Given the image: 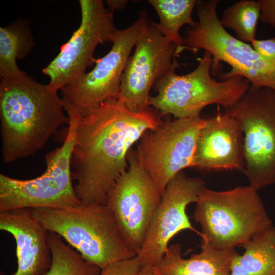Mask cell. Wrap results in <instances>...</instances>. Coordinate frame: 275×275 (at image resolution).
I'll list each match as a JSON object with an SVG mask.
<instances>
[{
	"mask_svg": "<svg viewBox=\"0 0 275 275\" xmlns=\"http://www.w3.org/2000/svg\"><path fill=\"white\" fill-rule=\"evenodd\" d=\"M151 107L129 109L118 99L80 117L71 158V174L81 203L106 205L108 193L127 169L132 145L163 121Z\"/></svg>",
	"mask_w": 275,
	"mask_h": 275,
	"instance_id": "1",
	"label": "cell"
},
{
	"mask_svg": "<svg viewBox=\"0 0 275 275\" xmlns=\"http://www.w3.org/2000/svg\"><path fill=\"white\" fill-rule=\"evenodd\" d=\"M58 90L27 75L1 79L2 154L5 163L30 156L43 148L69 118Z\"/></svg>",
	"mask_w": 275,
	"mask_h": 275,
	"instance_id": "2",
	"label": "cell"
},
{
	"mask_svg": "<svg viewBox=\"0 0 275 275\" xmlns=\"http://www.w3.org/2000/svg\"><path fill=\"white\" fill-rule=\"evenodd\" d=\"M48 231L61 236L89 263L101 270L137 256L127 245L106 205L29 209Z\"/></svg>",
	"mask_w": 275,
	"mask_h": 275,
	"instance_id": "3",
	"label": "cell"
},
{
	"mask_svg": "<svg viewBox=\"0 0 275 275\" xmlns=\"http://www.w3.org/2000/svg\"><path fill=\"white\" fill-rule=\"evenodd\" d=\"M192 217L201 226L202 238L218 250L235 249L273 225L257 190L250 185L225 191L205 186Z\"/></svg>",
	"mask_w": 275,
	"mask_h": 275,
	"instance_id": "4",
	"label": "cell"
},
{
	"mask_svg": "<svg viewBox=\"0 0 275 275\" xmlns=\"http://www.w3.org/2000/svg\"><path fill=\"white\" fill-rule=\"evenodd\" d=\"M69 122L62 145L47 153L41 176L21 180L0 174V211L16 209L64 208L81 204L72 183L71 158L80 118L70 104L64 105Z\"/></svg>",
	"mask_w": 275,
	"mask_h": 275,
	"instance_id": "5",
	"label": "cell"
},
{
	"mask_svg": "<svg viewBox=\"0 0 275 275\" xmlns=\"http://www.w3.org/2000/svg\"><path fill=\"white\" fill-rule=\"evenodd\" d=\"M212 57L205 51L197 68L178 75L171 71L154 84L156 93L150 96L149 105L161 116L171 115L176 119L200 116L206 106L217 104L227 109L236 103L249 89L250 81L241 76L222 81L211 77Z\"/></svg>",
	"mask_w": 275,
	"mask_h": 275,
	"instance_id": "6",
	"label": "cell"
},
{
	"mask_svg": "<svg viewBox=\"0 0 275 275\" xmlns=\"http://www.w3.org/2000/svg\"><path fill=\"white\" fill-rule=\"evenodd\" d=\"M219 3L198 1V21L185 31L184 49L196 54L200 49L209 51L212 57L213 74L218 71L221 62L229 64L231 69L222 74L223 80L241 76L253 86L275 91V61L263 57L252 45L233 37L221 25L217 14Z\"/></svg>",
	"mask_w": 275,
	"mask_h": 275,
	"instance_id": "7",
	"label": "cell"
},
{
	"mask_svg": "<svg viewBox=\"0 0 275 275\" xmlns=\"http://www.w3.org/2000/svg\"><path fill=\"white\" fill-rule=\"evenodd\" d=\"M244 135L245 171L256 190L275 184V91L250 85L242 97L225 109Z\"/></svg>",
	"mask_w": 275,
	"mask_h": 275,
	"instance_id": "8",
	"label": "cell"
},
{
	"mask_svg": "<svg viewBox=\"0 0 275 275\" xmlns=\"http://www.w3.org/2000/svg\"><path fill=\"white\" fill-rule=\"evenodd\" d=\"M205 123L200 116L164 121L139 140L137 158L161 195L178 173L194 168L197 139Z\"/></svg>",
	"mask_w": 275,
	"mask_h": 275,
	"instance_id": "9",
	"label": "cell"
},
{
	"mask_svg": "<svg viewBox=\"0 0 275 275\" xmlns=\"http://www.w3.org/2000/svg\"><path fill=\"white\" fill-rule=\"evenodd\" d=\"M149 20L142 11L130 26L118 30L108 52L97 60L94 68L63 87L60 90L67 100L84 117L103 103L117 99L125 65L140 34Z\"/></svg>",
	"mask_w": 275,
	"mask_h": 275,
	"instance_id": "10",
	"label": "cell"
},
{
	"mask_svg": "<svg viewBox=\"0 0 275 275\" xmlns=\"http://www.w3.org/2000/svg\"><path fill=\"white\" fill-rule=\"evenodd\" d=\"M127 161L129 167L108 193L106 205L127 245L138 255L162 195L132 148Z\"/></svg>",
	"mask_w": 275,
	"mask_h": 275,
	"instance_id": "11",
	"label": "cell"
},
{
	"mask_svg": "<svg viewBox=\"0 0 275 275\" xmlns=\"http://www.w3.org/2000/svg\"><path fill=\"white\" fill-rule=\"evenodd\" d=\"M122 74L118 99L129 109H148L155 82L179 67L176 57L183 50L167 37L157 23L149 20L143 27Z\"/></svg>",
	"mask_w": 275,
	"mask_h": 275,
	"instance_id": "12",
	"label": "cell"
},
{
	"mask_svg": "<svg viewBox=\"0 0 275 275\" xmlns=\"http://www.w3.org/2000/svg\"><path fill=\"white\" fill-rule=\"evenodd\" d=\"M81 22L56 57L42 72L48 76L49 84L57 90L86 72L97 60L93 57L97 46L112 42L117 29L113 13L102 0H80Z\"/></svg>",
	"mask_w": 275,
	"mask_h": 275,
	"instance_id": "13",
	"label": "cell"
},
{
	"mask_svg": "<svg viewBox=\"0 0 275 275\" xmlns=\"http://www.w3.org/2000/svg\"><path fill=\"white\" fill-rule=\"evenodd\" d=\"M205 187L203 180L188 176L183 171L169 182L137 255L142 266L157 264L167 252L170 240L180 231L191 230L201 235L191 225L186 209L189 204L196 203Z\"/></svg>",
	"mask_w": 275,
	"mask_h": 275,
	"instance_id": "14",
	"label": "cell"
},
{
	"mask_svg": "<svg viewBox=\"0 0 275 275\" xmlns=\"http://www.w3.org/2000/svg\"><path fill=\"white\" fill-rule=\"evenodd\" d=\"M194 168L204 171H245L244 139L238 121L218 112L205 120L197 141Z\"/></svg>",
	"mask_w": 275,
	"mask_h": 275,
	"instance_id": "15",
	"label": "cell"
},
{
	"mask_svg": "<svg viewBox=\"0 0 275 275\" xmlns=\"http://www.w3.org/2000/svg\"><path fill=\"white\" fill-rule=\"evenodd\" d=\"M0 229L15 240L17 270L13 275H46L52 263L47 240L48 231L29 209L0 211Z\"/></svg>",
	"mask_w": 275,
	"mask_h": 275,
	"instance_id": "16",
	"label": "cell"
},
{
	"mask_svg": "<svg viewBox=\"0 0 275 275\" xmlns=\"http://www.w3.org/2000/svg\"><path fill=\"white\" fill-rule=\"evenodd\" d=\"M201 251L182 257L179 244L169 245L162 259L153 266L157 275H229L235 249L218 250L202 238Z\"/></svg>",
	"mask_w": 275,
	"mask_h": 275,
	"instance_id": "17",
	"label": "cell"
},
{
	"mask_svg": "<svg viewBox=\"0 0 275 275\" xmlns=\"http://www.w3.org/2000/svg\"><path fill=\"white\" fill-rule=\"evenodd\" d=\"M244 251L234 255L229 275H275V227L241 245Z\"/></svg>",
	"mask_w": 275,
	"mask_h": 275,
	"instance_id": "18",
	"label": "cell"
},
{
	"mask_svg": "<svg viewBox=\"0 0 275 275\" xmlns=\"http://www.w3.org/2000/svg\"><path fill=\"white\" fill-rule=\"evenodd\" d=\"M35 44L28 22L17 20L0 28V77L1 79L20 76L25 72L16 64L31 52Z\"/></svg>",
	"mask_w": 275,
	"mask_h": 275,
	"instance_id": "19",
	"label": "cell"
},
{
	"mask_svg": "<svg viewBox=\"0 0 275 275\" xmlns=\"http://www.w3.org/2000/svg\"><path fill=\"white\" fill-rule=\"evenodd\" d=\"M197 0H149L159 20L158 27L162 34L183 51L184 38L180 34L184 25L194 26L196 21L192 17Z\"/></svg>",
	"mask_w": 275,
	"mask_h": 275,
	"instance_id": "20",
	"label": "cell"
},
{
	"mask_svg": "<svg viewBox=\"0 0 275 275\" xmlns=\"http://www.w3.org/2000/svg\"><path fill=\"white\" fill-rule=\"evenodd\" d=\"M47 240L52 263L46 275H99L101 269L86 260L61 236L48 231Z\"/></svg>",
	"mask_w": 275,
	"mask_h": 275,
	"instance_id": "21",
	"label": "cell"
},
{
	"mask_svg": "<svg viewBox=\"0 0 275 275\" xmlns=\"http://www.w3.org/2000/svg\"><path fill=\"white\" fill-rule=\"evenodd\" d=\"M260 14L258 1L241 0L226 8L219 20L224 29L233 30L237 39L248 43L256 39Z\"/></svg>",
	"mask_w": 275,
	"mask_h": 275,
	"instance_id": "22",
	"label": "cell"
},
{
	"mask_svg": "<svg viewBox=\"0 0 275 275\" xmlns=\"http://www.w3.org/2000/svg\"><path fill=\"white\" fill-rule=\"evenodd\" d=\"M141 262L136 256L112 263L101 270L99 275H139Z\"/></svg>",
	"mask_w": 275,
	"mask_h": 275,
	"instance_id": "23",
	"label": "cell"
},
{
	"mask_svg": "<svg viewBox=\"0 0 275 275\" xmlns=\"http://www.w3.org/2000/svg\"><path fill=\"white\" fill-rule=\"evenodd\" d=\"M251 43L254 49L261 56L275 61V37L264 40L255 39Z\"/></svg>",
	"mask_w": 275,
	"mask_h": 275,
	"instance_id": "24",
	"label": "cell"
},
{
	"mask_svg": "<svg viewBox=\"0 0 275 275\" xmlns=\"http://www.w3.org/2000/svg\"><path fill=\"white\" fill-rule=\"evenodd\" d=\"M258 2L261 10L260 20L275 29V0H258Z\"/></svg>",
	"mask_w": 275,
	"mask_h": 275,
	"instance_id": "25",
	"label": "cell"
},
{
	"mask_svg": "<svg viewBox=\"0 0 275 275\" xmlns=\"http://www.w3.org/2000/svg\"><path fill=\"white\" fill-rule=\"evenodd\" d=\"M128 1L124 0H108L106 1L108 9L112 13L115 11L124 9Z\"/></svg>",
	"mask_w": 275,
	"mask_h": 275,
	"instance_id": "26",
	"label": "cell"
},
{
	"mask_svg": "<svg viewBox=\"0 0 275 275\" xmlns=\"http://www.w3.org/2000/svg\"><path fill=\"white\" fill-rule=\"evenodd\" d=\"M139 275H157L153 266L149 265H142Z\"/></svg>",
	"mask_w": 275,
	"mask_h": 275,
	"instance_id": "27",
	"label": "cell"
}]
</instances>
